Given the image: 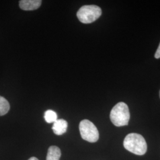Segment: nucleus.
<instances>
[{
	"label": "nucleus",
	"mask_w": 160,
	"mask_h": 160,
	"mask_svg": "<svg viewBox=\"0 0 160 160\" xmlns=\"http://www.w3.org/2000/svg\"><path fill=\"white\" fill-rule=\"evenodd\" d=\"M123 146L126 150L137 155H143L147 151L145 139L141 135L136 133L126 135L123 141Z\"/></svg>",
	"instance_id": "f257e3e1"
},
{
	"label": "nucleus",
	"mask_w": 160,
	"mask_h": 160,
	"mask_svg": "<svg viewBox=\"0 0 160 160\" xmlns=\"http://www.w3.org/2000/svg\"><path fill=\"white\" fill-rule=\"evenodd\" d=\"M110 118L114 126L120 127L128 125L130 119V112L126 103L119 102L112 109Z\"/></svg>",
	"instance_id": "f03ea898"
},
{
	"label": "nucleus",
	"mask_w": 160,
	"mask_h": 160,
	"mask_svg": "<svg viewBox=\"0 0 160 160\" xmlns=\"http://www.w3.org/2000/svg\"><path fill=\"white\" fill-rule=\"evenodd\" d=\"M101 8L95 5H87L81 7L77 12V16L81 23L84 24L92 23L102 15Z\"/></svg>",
	"instance_id": "7ed1b4c3"
},
{
	"label": "nucleus",
	"mask_w": 160,
	"mask_h": 160,
	"mask_svg": "<svg viewBox=\"0 0 160 160\" xmlns=\"http://www.w3.org/2000/svg\"><path fill=\"white\" fill-rule=\"evenodd\" d=\"M82 138L89 142H96L99 139V133L96 126L90 120H82L79 125Z\"/></svg>",
	"instance_id": "20e7f679"
},
{
	"label": "nucleus",
	"mask_w": 160,
	"mask_h": 160,
	"mask_svg": "<svg viewBox=\"0 0 160 160\" xmlns=\"http://www.w3.org/2000/svg\"><path fill=\"white\" fill-rule=\"evenodd\" d=\"M42 4L40 0H22L19 1L21 9L26 11H31L38 9Z\"/></svg>",
	"instance_id": "39448f33"
},
{
	"label": "nucleus",
	"mask_w": 160,
	"mask_h": 160,
	"mask_svg": "<svg viewBox=\"0 0 160 160\" xmlns=\"http://www.w3.org/2000/svg\"><path fill=\"white\" fill-rule=\"evenodd\" d=\"M68 128V123L64 119H57L54 123L52 129L57 135H62L65 133Z\"/></svg>",
	"instance_id": "423d86ee"
},
{
	"label": "nucleus",
	"mask_w": 160,
	"mask_h": 160,
	"mask_svg": "<svg viewBox=\"0 0 160 160\" xmlns=\"http://www.w3.org/2000/svg\"><path fill=\"white\" fill-rule=\"evenodd\" d=\"M61 155L60 149L57 146H51L48 149L46 160H59Z\"/></svg>",
	"instance_id": "0eeeda50"
},
{
	"label": "nucleus",
	"mask_w": 160,
	"mask_h": 160,
	"mask_svg": "<svg viewBox=\"0 0 160 160\" xmlns=\"http://www.w3.org/2000/svg\"><path fill=\"white\" fill-rule=\"evenodd\" d=\"M10 108V104L5 98L0 96V116L7 114Z\"/></svg>",
	"instance_id": "6e6552de"
},
{
	"label": "nucleus",
	"mask_w": 160,
	"mask_h": 160,
	"mask_svg": "<svg viewBox=\"0 0 160 160\" xmlns=\"http://www.w3.org/2000/svg\"><path fill=\"white\" fill-rule=\"evenodd\" d=\"M57 114L52 110H48L45 113V119L48 123H54L58 119Z\"/></svg>",
	"instance_id": "1a4fd4ad"
},
{
	"label": "nucleus",
	"mask_w": 160,
	"mask_h": 160,
	"mask_svg": "<svg viewBox=\"0 0 160 160\" xmlns=\"http://www.w3.org/2000/svg\"><path fill=\"white\" fill-rule=\"evenodd\" d=\"M154 57L156 59H159V58H160V45L158 46V48L157 51H156L155 53Z\"/></svg>",
	"instance_id": "9d476101"
},
{
	"label": "nucleus",
	"mask_w": 160,
	"mask_h": 160,
	"mask_svg": "<svg viewBox=\"0 0 160 160\" xmlns=\"http://www.w3.org/2000/svg\"><path fill=\"white\" fill-rule=\"evenodd\" d=\"M28 160H39L37 158H36V157H31L30 158H29Z\"/></svg>",
	"instance_id": "9b49d317"
},
{
	"label": "nucleus",
	"mask_w": 160,
	"mask_h": 160,
	"mask_svg": "<svg viewBox=\"0 0 160 160\" xmlns=\"http://www.w3.org/2000/svg\"></svg>",
	"instance_id": "f8f14e48"
}]
</instances>
